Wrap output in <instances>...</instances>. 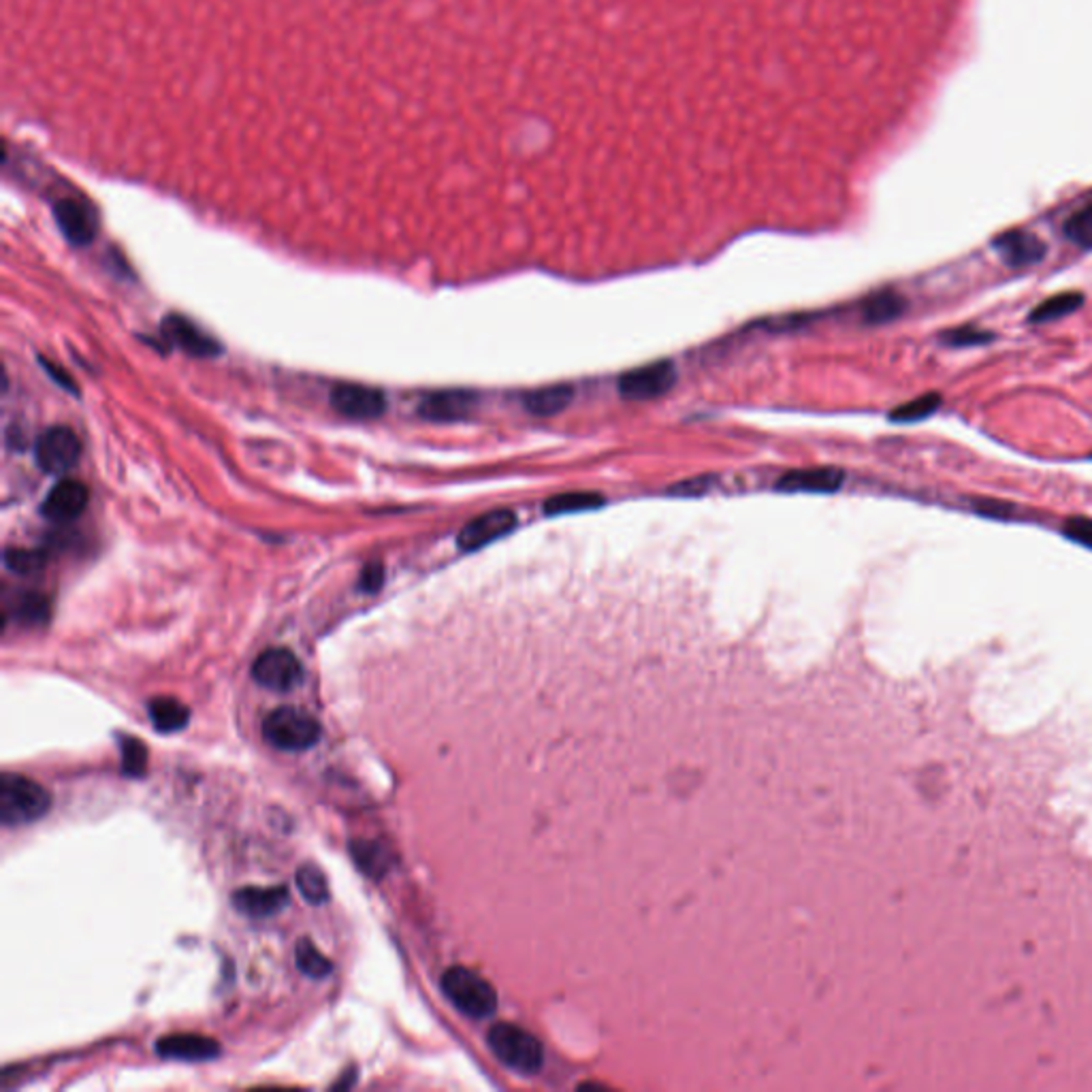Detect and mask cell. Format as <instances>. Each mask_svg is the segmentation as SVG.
<instances>
[{
	"instance_id": "6da1fadb",
	"label": "cell",
	"mask_w": 1092,
	"mask_h": 1092,
	"mask_svg": "<svg viewBox=\"0 0 1092 1092\" xmlns=\"http://www.w3.org/2000/svg\"><path fill=\"white\" fill-rule=\"evenodd\" d=\"M52 806V796L44 785L18 775L0 777V820L5 826H22L42 820Z\"/></svg>"
},
{
	"instance_id": "7a4b0ae2",
	"label": "cell",
	"mask_w": 1092,
	"mask_h": 1092,
	"mask_svg": "<svg viewBox=\"0 0 1092 1092\" xmlns=\"http://www.w3.org/2000/svg\"><path fill=\"white\" fill-rule=\"evenodd\" d=\"M263 737L279 751H308L320 741L322 727L303 709L279 707L265 717Z\"/></svg>"
},
{
	"instance_id": "3957f363",
	"label": "cell",
	"mask_w": 1092,
	"mask_h": 1092,
	"mask_svg": "<svg viewBox=\"0 0 1092 1092\" xmlns=\"http://www.w3.org/2000/svg\"><path fill=\"white\" fill-rule=\"evenodd\" d=\"M442 992L470 1018H487L498 1007L491 984L465 966H451L442 976Z\"/></svg>"
},
{
	"instance_id": "277c9868",
	"label": "cell",
	"mask_w": 1092,
	"mask_h": 1092,
	"mask_svg": "<svg viewBox=\"0 0 1092 1092\" xmlns=\"http://www.w3.org/2000/svg\"><path fill=\"white\" fill-rule=\"evenodd\" d=\"M496 1057L521 1073H536L542 1065V1047L534 1035L514 1024H498L489 1031Z\"/></svg>"
},
{
	"instance_id": "5b68a950",
	"label": "cell",
	"mask_w": 1092,
	"mask_h": 1092,
	"mask_svg": "<svg viewBox=\"0 0 1092 1092\" xmlns=\"http://www.w3.org/2000/svg\"><path fill=\"white\" fill-rule=\"evenodd\" d=\"M36 463L46 474H66L82 457V442L69 427H50L36 440L34 447Z\"/></svg>"
},
{
	"instance_id": "8992f818",
	"label": "cell",
	"mask_w": 1092,
	"mask_h": 1092,
	"mask_svg": "<svg viewBox=\"0 0 1092 1092\" xmlns=\"http://www.w3.org/2000/svg\"><path fill=\"white\" fill-rule=\"evenodd\" d=\"M252 678L271 692H291L303 681V666L289 649H267L252 664Z\"/></svg>"
},
{
	"instance_id": "52a82bcc",
	"label": "cell",
	"mask_w": 1092,
	"mask_h": 1092,
	"mask_svg": "<svg viewBox=\"0 0 1092 1092\" xmlns=\"http://www.w3.org/2000/svg\"><path fill=\"white\" fill-rule=\"evenodd\" d=\"M676 382V370L670 361L649 363L644 368L625 372L617 387L621 397L632 401H649L666 395Z\"/></svg>"
},
{
	"instance_id": "ba28073f",
	"label": "cell",
	"mask_w": 1092,
	"mask_h": 1092,
	"mask_svg": "<svg viewBox=\"0 0 1092 1092\" xmlns=\"http://www.w3.org/2000/svg\"><path fill=\"white\" fill-rule=\"evenodd\" d=\"M516 514L508 508L489 510L476 518H472L465 528L457 536V544L461 551H478L487 544H494L496 540L508 536L516 530Z\"/></svg>"
},
{
	"instance_id": "9c48e42d",
	"label": "cell",
	"mask_w": 1092,
	"mask_h": 1092,
	"mask_svg": "<svg viewBox=\"0 0 1092 1092\" xmlns=\"http://www.w3.org/2000/svg\"><path fill=\"white\" fill-rule=\"evenodd\" d=\"M331 406L338 415L354 421H372L384 415L387 397L382 391L363 384H340L331 391Z\"/></svg>"
},
{
	"instance_id": "30bf717a",
	"label": "cell",
	"mask_w": 1092,
	"mask_h": 1092,
	"mask_svg": "<svg viewBox=\"0 0 1092 1092\" xmlns=\"http://www.w3.org/2000/svg\"><path fill=\"white\" fill-rule=\"evenodd\" d=\"M160 336L167 340L169 346L180 348L186 354L198 356V358L216 356L222 350L220 344L212 336H208L206 331H201L192 320H188V318H184L180 314H169L163 320V327H160Z\"/></svg>"
},
{
	"instance_id": "8fae6325",
	"label": "cell",
	"mask_w": 1092,
	"mask_h": 1092,
	"mask_svg": "<svg viewBox=\"0 0 1092 1092\" xmlns=\"http://www.w3.org/2000/svg\"><path fill=\"white\" fill-rule=\"evenodd\" d=\"M476 406H478L476 393L451 389V391H437V393L427 395L421 401L419 415L425 421H433V423H455V421L468 419L476 410Z\"/></svg>"
},
{
	"instance_id": "7c38bea8",
	"label": "cell",
	"mask_w": 1092,
	"mask_h": 1092,
	"mask_svg": "<svg viewBox=\"0 0 1092 1092\" xmlns=\"http://www.w3.org/2000/svg\"><path fill=\"white\" fill-rule=\"evenodd\" d=\"M992 246L1003 259V263L1014 269L1033 267L1041 263L1047 252V246L1043 244L1041 237H1037L1031 231H1020V229L998 235L992 241Z\"/></svg>"
},
{
	"instance_id": "4fadbf2b",
	"label": "cell",
	"mask_w": 1092,
	"mask_h": 1092,
	"mask_svg": "<svg viewBox=\"0 0 1092 1092\" xmlns=\"http://www.w3.org/2000/svg\"><path fill=\"white\" fill-rule=\"evenodd\" d=\"M156 1055L169 1061H188L201 1063L212 1061L220 1055V1045L216 1039L196 1035V1033H174L160 1037L156 1043Z\"/></svg>"
},
{
	"instance_id": "5bb4252c",
	"label": "cell",
	"mask_w": 1092,
	"mask_h": 1092,
	"mask_svg": "<svg viewBox=\"0 0 1092 1092\" xmlns=\"http://www.w3.org/2000/svg\"><path fill=\"white\" fill-rule=\"evenodd\" d=\"M291 903V895L285 885L275 887H241L233 895V905L239 913L248 917H271L287 909Z\"/></svg>"
},
{
	"instance_id": "9a60e30c",
	"label": "cell",
	"mask_w": 1092,
	"mask_h": 1092,
	"mask_svg": "<svg viewBox=\"0 0 1092 1092\" xmlns=\"http://www.w3.org/2000/svg\"><path fill=\"white\" fill-rule=\"evenodd\" d=\"M88 498H90V494H88V487H86L84 482L62 480L48 494V498H46V502L42 506V512L50 521L66 523V521L77 518L79 514L86 510Z\"/></svg>"
},
{
	"instance_id": "2e32d148",
	"label": "cell",
	"mask_w": 1092,
	"mask_h": 1092,
	"mask_svg": "<svg viewBox=\"0 0 1092 1092\" xmlns=\"http://www.w3.org/2000/svg\"><path fill=\"white\" fill-rule=\"evenodd\" d=\"M843 482L845 474L838 468L794 470L779 478L777 489L783 494H834Z\"/></svg>"
},
{
	"instance_id": "e0dca14e",
	"label": "cell",
	"mask_w": 1092,
	"mask_h": 1092,
	"mask_svg": "<svg viewBox=\"0 0 1092 1092\" xmlns=\"http://www.w3.org/2000/svg\"><path fill=\"white\" fill-rule=\"evenodd\" d=\"M56 218L64 237L75 246H88L97 235V218L86 206L77 204V201H62V204H58Z\"/></svg>"
},
{
	"instance_id": "ac0fdd59",
	"label": "cell",
	"mask_w": 1092,
	"mask_h": 1092,
	"mask_svg": "<svg viewBox=\"0 0 1092 1092\" xmlns=\"http://www.w3.org/2000/svg\"><path fill=\"white\" fill-rule=\"evenodd\" d=\"M572 397H575V389L572 387L555 384V387L536 389L532 393H528V395H525L523 403H525V408H528L530 415L544 419V417H555V415L563 412L572 403Z\"/></svg>"
},
{
	"instance_id": "d6986e66",
	"label": "cell",
	"mask_w": 1092,
	"mask_h": 1092,
	"mask_svg": "<svg viewBox=\"0 0 1092 1092\" xmlns=\"http://www.w3.org/2000/svg\"><path fill=\"white\" fill-rule=\"evenodd\" d=\"M148 713H150L152 725L163 735L180 733L190 719V711L176 698H154L148 704Z\"/></svg>"
},
{
	"instance_id": "ffe728a7",
	"label": "cell",
	"mask_w": 1092,
	"mask_h": 1092,
	"mask_svg": "<svg viewBox=\"0 0 1092 1092\" xmlns=\"http://www.w3.org/2000/svg\"><path fill=\"white\" fill-rule=\"evenodd\" d=\"M907 310V301L903 295L895 291H881L864 301L862 316L869 325H883V322L897 320Z\"/></svg>"
},
{
	"instance_id": "44dd1931",
	"label": "cell",
	"mask_w": 1092,
	"mask_h": 1092,
	"mask_svg": "<svg viewBox=\"0 0 1092 1092\" xmlns=\"http://www.w3.org/2000/svg\"><path fill=\"white\" fill-rule=\"evenodd\" d=\"M350 854L356 867L374 879H380L391 867L389 852L376 841H354L350 845Z\"/></svg>"
},
{
	"instance_id": "7402d4cb",
	"label": "cell",
	"mask_w": 1092,
	"mask_h": 1092,
	"mask_svg": "<svg viewBox=\"0 0 1092 1092\" xmlns=\"http://www.w3.org/2000/svg\"><path fill=\"white\" fill-rule=\"evenodd\" d=\"M606 502L600 494H591V491H568V494H559L555 498H549L547 504H544V512L549 516H555V514H575V512H587V510H597L602 508Z\"/></svg>"
},
{
	"instance_id": "603a6c76",
	"label": "cell",
	"mask_w": 1092,
	"mask_h": 1092,
	"mask_svg": "<svg viewBox=\"0 0 1092 1092\" xmlns=\"http://www.w3.org/2000/svg\"><path fill=\"white\" fill-rule=\"evenodd\" d=\"M1084 305V295L1082 293H1059L1055 297L1045 299L1043 303H1039L1031 314H1029V320L1031 322H1051V320H1059V318H1065L1073 312H1077L1080 308Z\"/></svg>"
},
{
	"instance_id": "cb8c5ba5",
	"label": "cell",
	"mask_w": 1092,
	"mask_h": 1092,
	"mask_svg": "<svg viewBox=\"0 0 1092 1092\" xmlns=\"http://www.w3.org/2000/svg\"><path fill=\"white\" fill-rule=\"evenodd\" d=\"M295 962H297L301 974L312 978V980H325V978L331 976V970H334L331 960L325 954H322L308 937L297 941Z\"/></svg>"
},
{
	"instance_id": "d4e9b609",
	"label": "cell",
	"mask_w": 1092,
	"mask_h": 1092,
	"mask_svg": "<svg viewBox=\"0 0 1092 1092\" xmlns=\"http://www.w3.org/2000/svg\"><path fill=\"white\" fill-rule=\"evenodd\" d=\"M295 883L299 887L301 897L312 905H322L329 901V883L325 873H322L316 864H301L295 875Z\"/></svg>"
},
{
	"instance_id": "484cf974",
	"label": "cell",
	"mask_w": 1092,
	"mask_h": 1092,
	"mask_svg": "<svg viewBox=\"0 0 1092 1092\" xmlns=\"http://www.w3.org/2000/svg\"><path fill=\"white\" fill-rule=\"evenodd\" d=\"M939 406H941V395L939 393H926V395L915 397V399L903 403V406H899L897 410L889 412V419H893L895 423H917V421L928 419L930 415H935Z\"/></svg>"
},
{
	"instance_id": "4316f807",
	"label": "cell",
	"mask_w": 1092,
	"mask_h": 1092,
	"mask_svg": "<svg viewBox=\"0 0 1092 1092\" xmlns=\"http://www.w3.org/2000/svg\"><path fill=\"white\" fill-rule=\"evenodd\" d=\"M1063 233L1071 244L1084 250H1092V206H1086L1071 214L1063 227Z\"/></svg>"
},
{
	"instance_id": "83f0119b",
	"label": "cell",
	"mask_w": 1092,
	"mask_h": 1092,
	"mask_svg": "<svg viewBox=\"0 0 1092 1092\" xmlns=\"http://www.w3.org/2000/svg\"><path fill=\"white\" fill-rule=\"evenodd\" d=\"M46 555L32 549H7L5 565L16 575H34L46 568Z\"/></svg>"
},
{
	"instance_id": "f1b7e54d",
	"label": "cell",
	"mask_w": 1092,
	"mask_h": 1092,
	"mask_svg": "<svg viewBox=\"0 0 1092 1092\" xmlns=\"http://www.w3.org/2000/svg\"><path fill=\"white\" fill-rule=\"evenodd\" d=\"M148 768V749L141 741L123 739V773L127 777H143Z\"/></svg>"
},
{
	"instance_id": "f546056e",
	"label": "cell",
	"mask_w": 1092,
	"mask_h": 1092,
	"mask_svg": "<svg viewBox=\"0 0 1092 1092\" xmlns=\"http://www.w3.org/2000/svg\"><path fill=\"white\" fill-rule=\"evenodd\" d=\"M16 619L28 623V625H36V623H44L48 621L50 617V602L38 595V593H28L20 600V604H16Z\"/></svg>"
},
{
	"instance_id": "4dcf8cb0",
	"label": "cell",
	"mask_w": 1092,
	"mask_h": 1092,
	"mask_svg": "<svg viewBox=\"0 0 1092 1092\" xmlns=\"http://www.w3.org/2000/svg\"><path fill=\"white\" fill-rule=\"evenodd\" d=\"M994 336L990 331H984V329H978V327H956V329H950L941 336L943 344L952 346V348H966V346H982L986 342H990Z\"/></svg>"
},
{
	"instance_id": "1f68e13d",
	"label": "cell",
	"mask_w": 1092,
	"mask_h": 1092,
	"mask_svg": "<svg viewBox=\"0 0 1092 1092\" xmlns=\"http://www.w3.org/2000/svg\"><path fill=\"white\" fill-rule=\"evenodd\" d=\"M1063 534L1071 542H1077V544H1082L1086 549H1092V518H1088V516H1071L1065 523Z\"/></svg>"
},
{
	"instance_id": "d6a6232c",
	"label": "cell",
	"mask_w": 1092,
	"mask_h": 1092,
	"mask_svg": "<svg viewBox=\"0 0 1092 1092\" xmlns=\"http://www.w3.org/2000/svg\"><path fill=\"white\" fill-rule=\"evenodd\" d=\"M382 583H384V565L380 561L368 563L366 568H363V572H361L358 587L366 593H376L382 587Z\"/></svg>"
},
{
	"instance_id": "836d02e7",
	"label": "cell",
	"mask_w": 1092,
	"mask_h": 1092,
	"mask_svg": "<svg viewBox=\"0 0 1092 1092\" xmlns=\"http://www.w3.org/2000/svg\"><path fill=\"white\" fill-rule=\"evenodd\" d=\"M713 480H715L713 476H704V478H696V480H687V482L676 484V487L672 489V494H676V496H698L700 491L711 489V482H713Z\"/></svg>"
},
{
	"instance_id": "e575fe53",
	"label": "cell",
	"mask_w": 1092,
	"mask_h": 1092,
	"mask_svg": "<svg viewBox=\"0 0 1092 1092\" xmlns=\"http://www.w3.org/2000/svg\"><path fill=\"white\" fill-rule=\"evenodd\" d=\"M42 363H44V370H46V372H48V374H50V376H52L62 389H66V391H75V382L71 380V376L62 374V370L56 366V363H50V361H46V358H42Z\"/></svg>"
}]
</instances>
